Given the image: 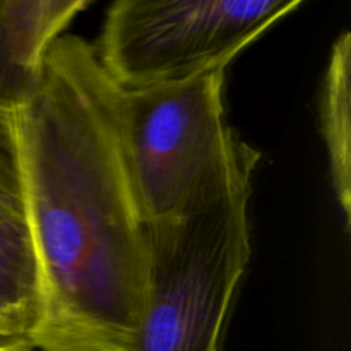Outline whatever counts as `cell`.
<instances>
[{"label":"cell","mask_w":351,"mask_h":351,"mask_svg":"<svg viewBox=\"0 0 351 351\" xmlns=\"http://www.w3.org/2000/svg\"><path fill=\"white\" fill-rule=\"evenodd\" d=\"M226 69L151 88H117L123 154L146 223L189 215L256 170L259 153L226 120Z\"/></svg>","instance_id":"cell-2"},{"label":"cell","mask_w":351,"mask_h":351,"mask_svg":"<svg viewBox=\"0 0 351 351\" xmlns=\"http://www.w3.org/2000/svg\"><path fill=\"white\" fill-rule=\"evenodd\" d=\"M254 171L189 215L146 223V304L130 351H219L252 250Z\"/></svg>","instance_id":"cell-3"},{"label":"cell","mask_w":351,"mask_h":351,"mask_svg":"<svg viewBox=\"0 0 351 351\" xmlns=\"http://www.w3.org/2000/svg\"><path fill=\"white\" fill-rule=\"evenodd\" d=\"M0 343H2V341H0Z\"/></svg>","instance_id":"cell-8"},{"label":"cell","mask_w":351,"mask_h":351,"mask_svg":"<svg viewBox=\"0 0 351 351\" xmlns=\"http://www.w3.org/2000/svg\"><path fill=\"white\" fill-rule=\"evenodd\" d=\"M17 112L0 108V341L31 343L38 321V269L27 218Z\"/></svg>","instance_id":"cell-5"},{"label":"cell","mask_w":351,"mask_h":351,"mask_svg":"<svg viewBox=\"0 0 351 351\" xmlns=\"http://www.w3.org/2000/svg\"><path fill=\"white\" fill-rule=\"evenodd\" d=\"M40 307L36 351H130L147 243L123 154L117 86L95 45L62 34L17 112Z\"/></svg>","instance_id":"cell-1"},{"label":"cell","mask_w":351,"mask_h":351,"mask_svg":"<svg viewBox=\"0 0 351 351\" xmlns=\"http://www.w3.org/2000/svg\"><path fill=\"white\" fill-rule=\"evenodd\" d=\"M351 34L341 33L329 53L322 82L319 115L328 154L329 178L341 223L350 230L351 216V120H350Z\"/></svg>","instance_id":"cell-6"},{"label":"cell","mask_w":351,"mask_h":351,"mask_svg":"<svg viewBox=\"0 0 351 351\" xmlns=\"http://www.w3.org/2000/svg\"><path fill=\"white\" fill-rule=\"evenodd\" d=\"M300 0H119L108 7L96 57L120 89L184 81L228 67Z\"/></svg>","instance_id":"cell-4"},{"label":"cell","mask_w":351,"mask_h":351,"mask_svg":"<svg viewBox=\"0 0 351 351\" xmlns=\"http://www.w3.org/2000/svg\"><path fill=\"white\" fill-rule=\"evenodd\" d=\"M0 351H36L31 343H0Z\"/></svg>","instance_id":"cell-7"}]
</instances>
